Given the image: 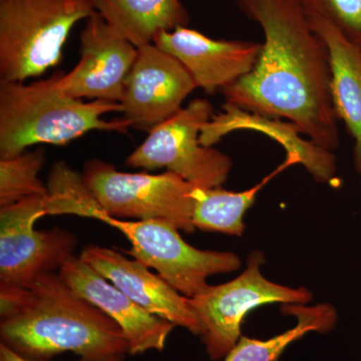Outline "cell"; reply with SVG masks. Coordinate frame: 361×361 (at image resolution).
I'll return each instance as SVG.
<instances>
[{
    "label": "cell",
    "instance_id": "9c48e42d",
    "mask_svg": "<svg viewBox=\"0 0 361 361\" xmlns=\"http://www.w3.org/2000/svg\"><path fill=\"white\" fill-rule=\"evenodd\" d=\"M47 198L28 197L0 207V286H30L75 256L78 238L73 233L35 229L37 220L47 215Z\"/></svg>",
    "mask_w": 361,
    "mask_h": 361
},
{
    "label": "cell",
    "instance_id": "4fadbf2b",
    "mask_svg": "<svg viewBox=\"0 0 361 361\" xmlns=\"http://www.w3.org/2000/svg\"><path fill=\"white\" fill-rule=\"evenodd\" d=\"M75 293L106 313L123 330L130 355L163 350L174 323L149 313L102 276L80 256H73L59 271Z\"/></svg>",
    "mask_w": 361,
    "mask_h": 361
},
{
    "label": "cell",
    "instance_id": "8fae6325",
    "mask_svg": "<svg viewBox=\"0 0 361 361\" xmlns=\"http://www.w3.org/2000/svg\"><path fill=\"white\" fill-rule=\"evenodd\" d=\"M137 56V47L94 13L80 35V61L70 73H59V87L75 99L120 103Z\"/></svg>",
    "mask_w": 361,
    "mask_h": 361
},
{
    "label": "cell",
    "instance_id": "5b68a950",
    "mask_svg": "<svg viewBox=\"0 0 361 361\" xmlns=\"http://www.w3.org/2000/svg\"><path fill=\"white\" fill-rule=\"evenodd\" d=\"M71 215L92 218L123 233L129 240L126 253L153 268L183 295L194 297L205 290L212 275L238 269V256L230 252L199 250L180 236L175 226L163 220H123L108 215L99 208L92 193L73 208Z\"/></svg>",
    "mask_w": 361,
    "mask_h": 361
},
{
    "label": "cell",
    "instance_id": "52a82bcc",
    "mask_svg": "<svg viewBox=\"0 0 361 361\" xmlns=\"http://www.w3.org/2000/svg\"><path fill=\"white\" fill-rule=\"evenodd\" d=\"M214 114L210 102L196 99L149 130L148 137L126 164L147 171L167 169L198 188H219L232 169L226 154L200 141L201 130Z\"/></svg>",
    "mask_w": 361,
    "mask_h": 361
},
{
    "label": "cell",
    "instance_id": "5bb4252c",
    "mask_svg": "<svg viewBox=\"0 0 361 361\" xmlns=\"http://www.w3.org/2000/svg\"><path fill=\"white\" fill-rule=\"evenodd\" d=\"M80 256L144 310L201 336L202 325L189 297L176 290L160 275L152 273L146 265L114 249L94 244L85 247Z\"/></svg>",
    "mask_w": 361,
    "mask_h": 361
},
{
    "label": "cell",
    "instance_id": "8992f818",
    "mask_svg": "<svg viewBox=\"0 0 361 361\" xmlns=\"http://www.w3.org/2000/svg\"><path fill=\"white\" fill-rule=\"evenodd\" d=\"M85 186L99 208L118 219L163 220L186 233L195 231L193 185L174 173H127L97 159L85 164Z\"/></svg>",
    "mask_w": 361,
    "mask_h": 361
},
{
    "label": "cell",
    "instance_id": "9a60e30c",
    "mask_svg": "<svg viewBox=\"0 0 361 361\" xmlns=\"http://www.w3.org/2000/svg\"><path fill=\"white\" fill-rule=\"evenodd\" d=\"M223 111L215 114L201 130L203 146L213 147L225 135L235 130H255L281 145L286 157L301 164L317 182L336 185V159L331 151L304 139L301 130L291 122L242 110L225 103Z\"/></svg>",
    "mask_w": 361,
    "mask_h": 361
},
{
    "label": "cell",
    "instance_id": "30bf717a",
    "mask_svg": "<svg viewBox=\"0 0 361 361\" xmlns=\"http://www.w3.org/2000/svg\"><path fill=\"white\" fill-rule=\"evenodd\" d=\"M195 89L194 78L177 59L156 44L142 45L123 87V118L149 132L177 114Z\"/></svg>",
    "mask_w": 361,
    "mask_h": 361
},
{
    "label": "cell",
    "instance_id": "7402d4cb",
    "mask_svg": "<svg viewBox=\"0 0 361 361\" xmlns=\"http://www.w3.org/2000/svg\"><path fill=\"white\" fill-rule=\"evenodd\" d=\"M125 357H115L108 361H123ZM0 361H39L28 360V358L23 357L13 351V349L7 348L6 344L0 343Z\"/></svg>",
    "mask_w": 361,
    "mask_h": 361
},
{
    "label": "cell",
    "instance_id": "277c9868",
    "mask_svg": "<svg viewBox=\"0 0 361 361\" xmlns=\"http://www.w3.org/2000/svg\"><path fill=\"white\" fill-rule=\"evenodd\" d=\"M92 0H0V82H25L59 65Z\"/></svg>",
    "mask_w": 361,
    "mask_h": 361
},
{
    "label": "cell",
    "instance_id": "ac0fdd59",
    "mask_svg": "<svg viewBox=\"0 0 361 361\" xmlns=\"http://www.w3.org/2000/svg\"><path fill=\"white\" fill-rule=\"evenodd\" d=\"M296 165L293 159L286 157L281 164L256 186L243 192L226 191L221 188L194 187L191 196L194 200L193 223L202 231L242 235L243 217L261 189L285 169Z\"/></svg>",
    "mask_w": 361,
    "mask_h": 361
},
{
    "label": "cell",
    "instance_id": "ba28073f",
    "mask_svg": "<svg viewBox=\"0 0 361 361\" xmlns=\"http://www.w3.org/2000/svg\"><path fill=\"white\" fill-rule=\"evenodd\" d=\"M263 255L254 252L247 269L228 283L210 286L194 297L190 304L202 325L201 338L212 360L229 353L240 337L241 324L249 311L265 304L308 303L312 294L305 288L273 283L260 272Z\"/></svg>",
    "mask_w": 361,
    "mask_h": 361
},
{
    "label": "cell",
    "instance_id": "ffe728a7",
    "mask_svg": "<svg viewBox=\"0 0 361 361\" xmlns=\"http://www.w3.org/2000/svg\"><path fill=\"white\" fill-rule=\"evenodd\" d=\"M45 160L42 147L13 158L0 159V207L11 205L28 197L49 196V188L39 178Z\"/></svg>",
    "mask_w": 361,
    "mask_h": 361
},
{
    "label": "cell",
    "instance_id": "7c38bea8",
    "mask_svg": "<svg viewBox=\"0 0 361 361\" xmlns=\"http://www.w3.org/2000/svg\"><path fill=\"white\" fill-rule=\"evenodd\" d=\"M154 44L182 63L197 87L209 94L225 90L250 73L262 44L215 39L187 26L157 35Z\"/></svg>",
    "mask_w": 361,
    "mask_h": 361
},
{
    "label": "cell",
    "instance_id": "3957f363",
    "mask_svg": "<svg viewBox=\"0 0 361 361\" xmlns=\"http://www.w3.org/2000/svg\"><path fill=\"white\" fill-rule=\"evenodd\" d=\"M59 73L25 85L0 82V159L20 155L35 145L68 144L92 130L126 134L127 118L106 121L104 116L122 113V104L68 96L58 85Z\"/></svg>",
    "mask_w": 361,
    "mask_h": 361
},
{
    "label": "cell",
    "instance_id": "d6986e66",
    "mask_svg": "<svg viewBox=\"0 0 361 361\" xmlns=\"http://www.w3.org/2000/svg\"><path fill=\"white\" fill-rule=\"evenodd\" d=\"M281 311L284 314L295 316V327L268 341L241 336L223 361H277L292 342L311 331L327 334L334 329L337 322L336 310L329 304L311 307L301 304H285Z\"/></svg>",
    "mask_w": 361,
    "mask_h": 361
},
{
    "label": "cell",
    "instance_id": "7a4b0ae2",
    "mask_svg": "<svg viewBox=\"0 0 361 361\" xmlns=\"http://www.w3.org/2000/svg\"><path fill=\"white\" fill-rule=\"evenodd\" d=\"M0 337L7 348L32 360L66 351L80 361H108L130 353L118 323L56 272L27 287L0 286Z\"/></svg>",
    "mask_w": 361,
    "mask_h": 361
},
{
    "label": "cell",
    "instance_id": "e0dca14e",
    "mask_svg": "<svg viewBox=\"0 0 361 361\" xmlns=\"http://www.w3.org/2000/svg\"><path fill=\"white\" fill-rule=\"evenodd\" d=\"M94 11L135 47L153 44L157 35L186 26L189 14L180 0H92Z\"/></svg>",
    "mask_w": 361,
    "mask_h": 361
},
{
    "label": "cell",
    "instance_id": "44dd1931",
    "mask_svg": "<svg viewBox=\"0 0 361 361\" xmlns=\"http://www.w3.org/2000/svg\"><path fill=\"white\" fill-rule=\"evenodd\" d=\"M304 11L322 16L361 47V0H299Z\"/></svg>",
    "mask_w": 361,
    "mask_h": 361
},
{
    "label": "cell",
    "instance_id": "6da1fadb",
    "mask_svg": "<svg viewBox=\"0 0 361 361\" xmlns=\"http://www.w3.org/2000/svg\"><path fill=\"white\" fill-rule=\"evenodd\" d=\"M265 42L250 73L223 90L225 103L286 118L323 148L339 146L329 49L299 0H237Z\"/></svg>",
    "mask_w": 361,
    "mask_h": 361
},
{
    "label": "cell",
    "instance_id": "2e32d148",
    "mask_svg": "<svg viewBox=\"0 0 361 361\" xmlns=\"http://www.w3.org/2000/svg\"><path fill=\"white\" fill-rule=\"evenodd\" d=\"M306 14L329 49L332 103L337 118L343 121L355 141V166L361 187V47L322 16Z\"/></svg>",
    "mask_w": 361,
    "mask_h": 361
}]
</instances>
